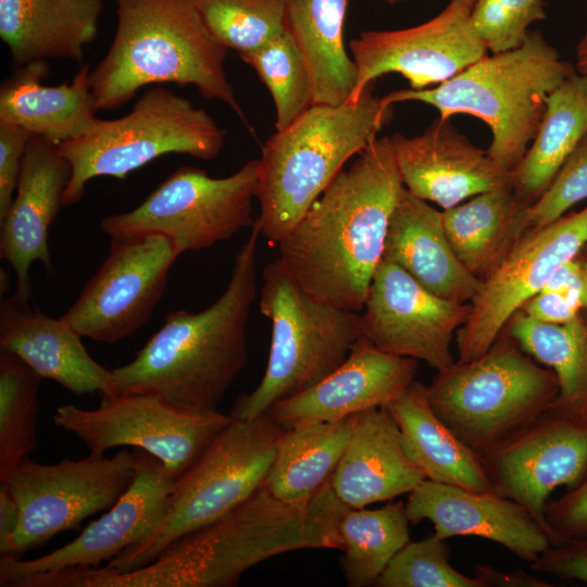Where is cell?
<instances>
[{
    "instance_id": "cell-14",
    "label": "cell",
    "mask_w": 587,
    "mask_h": 587,
    "mask_svg": "<svg viewBox=\"0 0 587 587\" xmlns=\"http://www.w3.org/2000/svg\"><path fill=\"white\" fill-rule=\"evenodd\" d=\"M180 254L160 234L111 237L107 259L62 317L95 341L115 344L132 336L153 313Z\"/></svg>"
},
{
    "instance_id": "cell-37",
    "label": "cell",
    "mask_w": 587,
    "mask_h": 587,
    "mask_svg": "<svg viewBox=\"0 0 587 587\" xmlns=\"http://www.w3.org/2000/svg\"><path fill=\"white\" fill-rule=\"evenodd\" d=\"M239 57L255 71L272 96L276 132L286 129L313 105L309 70L289 32Z\"/></svg>"
},
{
    "instance_id": "cell-21",
    "label": "cell",
    "mask_w": 587,
    "mask_h": 587,
    "mask_svg": "<svg viewBox=\"0 0 587 587\" xmlns=\"http://www.w3.org/2000/svg\"><path fill=\"white\" fill-rule=\"evenodd\" d=\"M72 167L58 145L40 136L27 143L16 195L0 221V255L16 274L15 296L24 301L32 298L30 265L43 264L53 272L49 249V227L63 205Z\"/></svg>"
},
{
    "instance_id": "cell-51",
    "label": "cell",
    "mask_w": 587,
    "mask_h": 587,
    "mask_svg": "<svg viewBox=\"0 0 587 587\" xmlns=\"http://www.w3.org/2000/svg\"><path fill=\"white\" fill-rule=\"evenodd\" d=\"M387 3L389 4H396V3H399V2H402L404 0H385Z\"/></svg>"
},
{
    "instance_id": "cell-47",
    "label": "cell",
    "mask_w": 587,
    "mask_h": 587,
    "mask_svg": "<svg viewBox=\"0 0 587 587\" xmlns=\"http://www.w3.org/2000/svg\"><path fill=\"white\" fill-rule=\"evenodd\" d=\"M21 522L20 509L8 485L0 483V555L8 554Z\"/></svg>"
},
{
    "instance_id": "cell-28",
    "label": "cell",
    "mask_w": 587,
    "mask_h": 587,
    "mask_svg": "<svg viewBox=\"0 0 587 587\" xmlns=\"http://www.w3.org/2000/svg\"><path fill=\"white\" fill-rule=\"evenodd\" d=\"M102 10L103 0H0V37L16 67L50 59L82 63Z\"/></svg>"
},
{
    "instance_id": "cell-2",
    "label": "cell",
    "mask_w": 587,
    "mask_h": 587,
    "mask_svg": "<svg viewBox=\"0 0 587 587\" xmlns=\"http://www.w3.org/2000/svg\"><path fill=\"white\" fill-rule=\"evenodd\" d=\"M350 508L329 479L305 503L290 504L262 485L238 507L168 546L151 563L127 572L107 566L96 587H227L249 569L300 549H341L339 523Z\"/></svg>"
},
{
    "instance_id": "cell-12",
    "label": "cell",
    "mask_w": 587,
    "mask_h": 587,
    "mask_svg": "<svg viewBox=\"0 0 587 587\" xmlns=\"http://www.w3.org/2000/svg\"><path fill=\"white\" fill-rule=\"evenodd\" d=\"M97 408L64 404L52 416L55 426L79 438L92 453L132 446L157 458L177 479L232 422L217 410H198L157 394L107 396Z\"/></svg>"
},
{
    "instance_id": "cell-4",
    "label": "cell",
    "mask_w": 587,
    "mask_h": 587,
    "mask_svg": "<svg viewBox=\"0 0 587 587\" xmlns=\"http://www.w3.org/2000/svg\"><path fill=\"white\" fill-rule=\"evenodd\" d=\"M228 49L209 30L198 0H116V29L89 74L97 111H112L148 85L195 86L245 115L225 72Z\"/></svg>"
},
{
    "instance_id": "cell-1",
    "label": "cell",
    "mask_w": 587,
    "mask_h": 587,
    "mask_svg": "<svg viewBox=\"0 0 587 587\" xmlns=\"http://www.w3.org/2000/svg\"><path fill=\"white\" fill-rule=\"evenodd\" d=\"M403 187L390 137H376L277 243L279 261L311 298L363 310Z\"/></svg>"
},
{
    "instance_id": "cell-48",
    "label": "cell",
    "mask_w": 587,
    "mask_h": 587,
    "mask_svg": "<svg viewBox=\"0 0 587 587\" xmlns=\"http://www.w3.org/2000/svg\"><path fill=\"white\" fill-rule=\"evenodd\" d=\"M474 575L484 584V587L503 586V587H547V582L530 576L525 572L517 570L508 573L500 572L490 565L478 564L475 566Z\"/></svg>"
},
{
    "instance_id": "cell-7",
    "label": "cell",
    "mask_w": 587,
    "mask_h": 587,
    "mask_svg": "<svg viewBox=\"0 0 587 587\" xmlns=\"http://www.w3.org/2000/svg\"><path fill=\"white\" fill-rule=\"evenodd\" d=\"M558 394L554 372L502 333L483 355L455 362L427 386L435 414L482 460L549 411Z\"/></svg>"
},
{
    "instance_id": "cell-40",
    "label": "cell",
    "mask_w": 587,
    "mask_h": 587,
    "mask_svg": "<svg viewBox=\"0 0 587 587\" xmlns=\"http://www.w3.org/2000/svg\"><path fill=\"white\" fill-rule=\"evenodd\" d=\"M472 26L486 49L492 53L519 48L529 26L546 17L544 0H475Z\"/></svg>"
},
{
    "instance_id": "cell-45",
    "label": "cell",
    "mask_w": 587,
    "mask_h": 587,
    "mask_svg": "<svg viewBox=\"0 0 587 587\" xmlns=\"http://www.w3.org/2000/svg\"><path fill=\"white\" fill-rule=\"evenodd\" d=\"M532 319L545 323L565 324L580 314V309L559 291L541 290L529 298L520 309Z\"/></svg>"
},
{
    "instance_id": "cell-25",
    "label": "cell",
    "mask_w": 587,
    "mask_h": 587,
    "mask_svg": "<svg viewBox=\"0 0 587 587\" xmlns=\"http://www.w3.org/2000/svg\"><path fill=\"white\" fill-rule=\"evenodd\" d=\"M383 260L389 261L433 294L473 303L484 282L459 260L445 230L442 212L403 187L391 213Z\"/></svg>"
},
{
    "instance_id": "cell-36",
    "label": "cell",
    "mask_w": 587,
    "mask_h": 587,
    "mask_svg": "<svg viewBox=\"0 0 587 587\" xmlns=\"http://www.w3.org/2000/svg\"><path fill=\"white\" fill-rule=\"evenodd\" d=\"M41 380L15 354L0 350V483L37 446Z\"/></svg>"
},
{
    "instance_id": "cell-10",
    "label": "cell",
    "mask_w": 587,
    "mask_h": 587,
    "mask_svg": "<svg viewBox=\"0 0 587 587\" xmlns=\"http://www.w3.org/2000/svg\"><path fill=\"white\" fill-rule=\"evenodd\" d=\"M226 132L203 109L172 90L155 86L134 103L126 115L97 121L82 136L58 145L72 167L62 203L79 202L86 185L98 176L125 179L154 159L182 153L212 160Z\"/></svg>"
},
{
    "instance_id": "cell-24",
    "label": "cell",
    "mask_w": 587,
    "mask_h": 587,
    "mask_svg": "<svg viewBox=\"0 0 587 587\" xmlns=\"http://www.w3.org/2000/svg\"><path fill=\"white\" fill-rule=\"evenodd\" d=\"M0 350L74 395L102 394L108 388L111 371L88 353L82 336L62 316L46 315L15 295L1 302Z\"/></svg>"
},
{
    "instance_id": "cell-22",
    "label": "cell",
    "mask_w": 587,
    "mask_h": 587,
    "mask_svg": "<svg viewBox=\"0 0 587 587\" xmlns=\"http://www.w3.org/2000/svg\"><path fill=\"white\" fill-rule=\"evenodd\" d=\"M410 523L428 520L440 539L477 536L532 563L552 546L548 533L514 500L423 479L405 502Z\"/></svg>"
},
{
    "instance_id": "cell-41",
    "label": "cell",
    "mask_w": 587,
    "mask_h": 587,
    "mask_svg": "<svg viewBox=\"0 0 587 587\" xmlns=\"http://www.w3.org/2000/svg\"><path fill=\"white\" fill-rule=\"evenodd\" d=\"M587 199V136L563 163L549 187L528 208V232L542 228Z\"/></svg>"
},
{
    "instance_id": "cell-30",
    "label": "cell",
    "mask_w": 587,
    "mask_h": 587,
    "mask_svg": "<svg viewBox=\"0 0 587 587\" xmlns=\"http://www.w3.org/2000/svg\"><path fill=\"white\" fill-rule=\"evenodd\" d=\"M529 205L509 186L444 210L451 247L473 275L486 280L528 233Z\"/></svg>"
},
{
    "instance_id": "cell-33",
    "label": "cell",
    "mask_w": 587,
    "mask_h": 587,
    "mask_svg": "<svg viewBox=\"0 0 587 587\" xmlns=\"http://www.w3.org/2000/svg\"><path fill=\"white\" fill-rule=\"evenodd\" d=\"M357 415L288 428L263 483L267 491L286 503L308 502L334 473Z\"/></svg>"
},
{
    "instance_id": "cell-29",
    "label": "cell",
    "mask_w": 587,
    "mask_h": 587,
    "mask_svg": "<svg viewBox=\"0 0 587 587\" xmlns=\"http://www.w3.org/2000/svg\"><path fill=\"white\" fill-rule=\"evenodd\" d=\"M383 408L399 428L405 455L425 479L496 492L483 460L433 411L426 386L414 380Z\"/></svg>"
},
{
    "instance_id": "cell-20",
    "label": "cell",
    "mask_w": 587,
    "mask_h": 587,
    "mask_svg": "<svg viewBox=\"0 0 587 587\" xmlns=\"http://www.w3.org/2000/svg\"><path fill=\"white\" fill-rule=\"evenodd\" d=\"M390 141L404 188L444 210L484 191L513 187V172L473 145L449 118L435 120L414 137L395 134Z\"/></svg>"
},
{
    "instance_id": "cell-5",
    "label": "cell",
    "mask_w": 587,
    "mask_h": 587,
    "mask_svg": "<svg viewBox=\"0 0 587 587\" xmlns=\"http://www.w3.org/2000/svg\"><path fill=\"white\" fill-rule=\"evenodd\" d=\"M391 117L392 104L370 86L355 102L313 104L275 132L259 159L260 234L277 245Z\"/></svg>"
},
{
    "instance_id": "cell-11",
    "label": "cell",
    "mask_w": 587,
    "mask_h": 587,
    "mask_svg": "<svg viewBox=\"0 0 587 587\" xmlns=\"http://www.w3.org/2000/svg\"><path fill=\"white\" fill-rule=\"evenodd\" d=\"M259 186V159L227 177L183 166L162 182L137 208L105 216L100 226L110 237L160 234L180 252L200 251L252 227V202Z\"/></svg>"
},
{
    "instance_id": "cell-35",
    "label": "cell",
    "mask_w": 587,
    "mask_h": 587,
    "mask_svg": "<svg viewBox=\"0 0 587 587\" xmlns=\"http://www.w3.org/2000/svg\"><path fill=\"white\" fill-rule=\"evenodd\" d=\"M402 501L378 509L350 508L339 523V565L350 587L375 585L395 554L410 541Z\"/></svg>"
},
{
    "instance_id": "cell-15",
    "label": "cell",
    "mask_w": 587,
    "mask_h": 587,
    "mask_svg": "<svg viewBox=\"0 0 587 587\" xmlns=\"http://www.w3.org/2000/svg\"><path fill=\"white\" fill-rule=\"evenodd\" d=\"M586 243L587 207L524 235L484 280L467 321L457 332L458 362H470L487 352L513 314Z\"/></svg>"
},
{
    "instance_id": "cell-32",
    "label": "cell",
    "mask_w": 587,
    "mask_h": 587,
    "mask_svg": "<svg viewBox=\"0 0 587 587\" xmlns=\"http://www.w3.org/2000/svg\"><path fill=\"white\" fill-rule=\"evenodd\" d=\"M587 136V75L574 72L547 98L539 129L513 171V189L533 204Z\"/></svg>"
},
{
    "instance_id": "cell-44",
    "label": "cell",
    "mask_w": 587,
    "mask_h": 587,
    "mask_svg": "<svg viewBox=\"0 0 587 587\" xmlns=\"http://www.w3.org/2000/svg\"><path fill=\"white\" fill-rule=\"evenodd\" d=\"M530 569L587 583V537L552 545L530 563Z\"/></svg>"
},
{
    "instance_id": "cell-31",
    "label": "cell",
    "mask_w": 587,
    "mask_h": 587,
    "mask_svg": "<svg viewBox=\"0 0 587 587\" xmlns=\"http://www.w3.org/2000/svg\"><path fill=\"white\" fill-rule=\"evenodd\" d=\"M348 0H288L287 28L309 70L313 104L350 100L358 70L344 41Z\"/></svg>"
},
{
    "instance_id": "cell-3",
    "label": "cell",
    "mask_w": 587,
    "mask_h": 587,
    "mask_svg": "<svg viewBox=\"0 0 587 587\" xmlns=\"http://www.w3.org/2000/svg\"><path fill=\"white\" fill-rule=\"evenodd\" d=\"M260 235L254 223L220 298L196 313H168L135 358L111 371L102 395L157 394L184 407L217 410L248 357L246 325L257 297Z\"/></svg>"
},
{
    "instance_id": "cell-27",
    "label": "cell",
    "mask_w": 587,
    "mask_h": 587,
    "mask_svg": "<svg viewBox=\"0 0 587 587\" xmlns=\"http://www.w3.org/2000/svg\"><path fill=\"white\" fill-rule=\"evenodd\" d=\"M48 61L16 67L0 87V124L26 129L57 145L82 136L97 121L88 64L71 83L45 86Z\"/></svg>"
},
{
    "instance_id": "cell-38",
    "label": "cell",
    "mask_w": 587,
    "mask_h": 587,
    "mask_svg": "<svg viewBox=\"0 0 587 587\" xmlns=\"http://www.w3.org/2000/svg\"><path fill=\"white\" fill-rule=\"evenodd\" d=\"M288 0H198L204 24L238 54L262 48L287 28Z\"/></svg>"
},
{
    "instance_id": "cell-50",
    "label": "cell",
    "mask_w": 587,
    "mask_h": 587,
    "mask_svg": "<svg viewBox=\"0 0 587 587\" xmlns=\"http://www.w3.org/2000/svg\"><path fill=\"white\" fill-rule=\"evenodd\" d=\"M576 260L579 262L583 278H584V308L587 309V243L586 246L580 250L578 255L576 257Z\"/></svg>"
},
{
    "instance_id": "cell-19",
    "label": "cell",
    "mask_w": 587,
    "mask_h": 587,
    "mask_svg": "<svg viewBox=\"0 0 587 587\" xmlns=\"http://www.w3.org/2000/svg\"><path fill=\"white\" fill-rule=\"evenodd\" d=\"M483 462L495 491L524 507L550 536L545 507L551 492L587 476V422L549 410Z\"/></svg>"
},
{
    "instance_id": "cell-13",
    "label": "cell",
    "mask_w": 587,
    "mask_h": 587,
    "mask_svg": "<svg viewBox=\"0 0 587 587\" xmlns=\"http://www.w3.org/2000/svg\"><path fill=\"white\" fill-rule=\"evenodd\" d=\"M136 474L134 451L113 457L92 453L80 460L41 464L25 458L5 483L21 515L8 554H22L57 534L78 527L88 516L109 510Z\"/></svg>"
},
{
    "instance_id": "cell-46",
    "label": "cell",
    "mask_w": 587,
    "mask_h": 587,
    "mask_svg": "<svg viewBox=\"0 0 587 587\" xmlns=\"http://www.w3.org/2000/svg\"><path fill=\"white\" fill-rule=\"evenodd\" d=\"M542 290L563 292L574 305L582 310L585 295L584 278L576 258L560 265Z\"/></svg>"
},
{
    "instance_id": "cell-9",
    "label": "cell",
    "mask_w": 587,
    "mask_h": 587,
    "mask_svg": "<svg viewBox=\"0 0 587 587\" xmlns=\"http://www.w3.org/2000/svg\"><path fill=\"white\" fill-rule=\"evenodd\" d=\"M260 312L272 324L270 354L257 388L240 396L229 414L250 420L276 402L312 387L349 355L362 337L361 313L319 302L279 259L263 270Z\"/></svg>"
},
{
    "instance_id": "cell-43",
    "label": "cell",
    "mask_w": 587,
    "mask_h": 587,
    "mask_svg": "<svg viewBox=\"0 0 587 587\" xmlns=\"http://www.w3.org/2000/svg\"><path fill=\"white\" fill-rule=\"evenodd\" d=\"M33 136L21 127L0 124V221L14 199L25 150Z\"/></svg>"
},
{
    "instance_id": "cell-34",
    "label": "cell",
    "mask_w": 587,
    "mask_h": 587,
    "mask_svg": "<svg viewBox=\"0 0 587 587\" xmlns=\"http://www.w3.org/2000/svg\"><path fill=\"white\" fill-rule=\"evenodd\" d=\"M510 336L534 360L552 370L559 394L551 411L587 422V320L545 323L517 311L505 325Z\"/></svg>"
},
{
    "instance_id": "cell-18",
    "label": "cell",
    "mask_w": 587,
    "mask_h": 587,
    "mask_svg": "<svg viewBox=\"0 0 587 587\" xmlns=\"http://www.w3.org/2000/svg\"><path fill=\"white\" fill-rule=\"evenodd\" d=\"M136 474L121 498L78 537L42 557L0 555V586L33 574L66 567H100L147 538L162 519L175 478L150 453L136 449Z\"/></svg>"
},
{
    "instance_id": "cell-16",
    "label": "cell",
    "mask_w": 587,
    "mask_h": 587,
    "mask_svg": "<svg viewBox=\"0 0 587 587\" xmlns=\"http://www.w3.org/2000/svg\"><path fill=\"white\" fill-rule=\"evenodd\" d=\"M471 9L450 0L435 17L397 30H366L350 41L358 78L348 102H355L372 83L386 74L407 78L411 89H425L454 77L487 55L476 35Z\"/></svg>"
},
{
    "instance_id": "cell-17",
    "label": "cell",
    "mask_w": 587,
    "mask_h": 587,
    "mask_svg": "<svg viewBox=\"0 0 587 587\" xmlns=\"http://www.w3.org/2000/svg\"><path fill=\"white\" fill-rule=\"evenodd\" d=\"M471 309L472 303L439 297L400 266L382 260L361 313L362 337L385 352L445 372L455 363L451 341Z\"/></svg>"
},
{
    "instance_id": "cell-26",
    "label": "cell",
    "mask_w": 587,
    "mask_h": 587,
    "mask_svg": "<svg viewBox=\"0 0 587 587\" xmlns=\"http://www.w3.org/2000/svg\"><path fill=\"white\" fill-rule=\"evenodd\" d=\"M424 475L405 455L399 428L385 408L357 415L344 454L330 476L338 498L349 508L410 494Z\"/></svg>"
},
{
    "instance_id": "cell-8",
    "label": "cell",
    "mask_w": 587,
    "mask_h": 587,
    "mask_svg": "<svg viewBox=\"0 0 587 587\" xmlns=\"http://www.w3.org/2000/svg\"><path fill=\"white\" fill-rule=\"evenodd\" d=\"M287 429L267 412L250 420H232L175 480L154 530L105 566L127 572L147 565L184 535L247 500L263 485Z\"/></svg>"
},
{
    "instance_id": "cell-49",
    "label": "cell",
    "mask_w": 587,
    "mask_h": 587,
    "mask_svg": "<svg viewBox=\"0 0 587 587\" xmlns=\"http://www.w3.org/2000/svg\"><path fill=\"white\" fill-rule=\"evenodd\" d=\"M575 70L579 74L587 75V28L576 46Z\"/></svg>"
},
{
    "instance_id": "cell-39",
    "label": "cell",
    "mask_w": 587,
    "mask_h": 587,
    "mask_svg": "<svg viewBox=\"0 0 587 587\" xmlns=\"http://www.w3.org/2000/svg\"><path fill=\"white\" fill-rule=\"evenodd\" d=\"M446 540L434 533L409 541L389 561L375 585L379 587H484L477 576H466L449 562Z\"/></svg>"
},
{
    "instance_id": "cell-42",
    "label": "cell",
    "mask_w": 587,
    "mask_h": 587,
    "mask_svg": "<svg viewBox=\"0 0 587 587\" xmlns=\"http://www.w3.org/2000/svg\"><path fill=\"white\" fill-rule=\"evenodd\" d=\"M545 520L552 545L587 537V476L560 498L547 501Z\"/></svg>"
},
{
    "instance_id": "cell-23",
    "label": "cell",
    "mask_w": 587,
    "mask_h": 587,
    "mask_svg": "<svg viewBox=\"0 0 587 587\" xmlns=\"http://www.w3.org/2000/svg\"><path fill=\"white\" fill-rule=\"evenodd\" d=\"M416 371L417 360L385 352L361 337L335 371L267 413L287 428L342 420L385 407L414 382Z\"/></svg>"
},
{
    "instance_id": "cell-6",
    "label": "cell",
    "mask_w": 587,
    "mask_h": 587,
    "mask_svg": "<svg viewBox=\"0 0 587 587\" xmlns=\"http://www.w3.org/2000/svg\"><path fill=\"white\" fill-rule=\"evenodd\" d=\"M574 72L540 32H529L519 48L487 54L434 88L400 89L383 98L388 104H429L442 118L465 113L483 120L491 130L487 153L513 172L539 129L547 98Z\"/></svg>"
}]
</instances>
